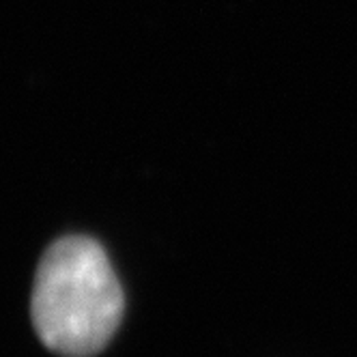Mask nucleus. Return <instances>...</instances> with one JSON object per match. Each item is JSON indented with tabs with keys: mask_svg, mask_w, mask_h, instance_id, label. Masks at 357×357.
Listing matches in <instances>:
<instances>
[{
	"mask_svg": "<svg viewBox=\"0 0 357 357\" xmlns=\"http://www.w3.org/2000/svg\"><path fill=\"white\" fill-rule=\"evenodd\" d=\"M123 305V289L97 241L65 237L43 254L31 314L47 349L67 357L99 353L114 336Z\"/></svg>",
	"mask_w": 357,
	"mask_h": 357,
	"instance_id": "nucleus-1",
	"label": "nucleus"
}]
</instances>
